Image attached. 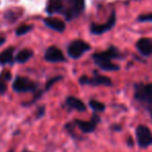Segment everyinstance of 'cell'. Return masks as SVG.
Returning <instances> with one entry per match:
<instances>
[{
  "label": "cell",
  "mask_w": 152,
  "mask_h": 152,
  "mask_svg": "<svg viewBox=\"0 0 152 152\" xmlns=\"http://www.w3.org/2000/svg\"><path fill=\"white\" fill-rule=\"evenodd\" d=\"M99 122V117L97 115H94L91 121H82V120H76V124L79 126L82 132H93L95 129L96 124Z\"/></svg>",
  "instance_id": "cell-11"
},
{
  "label": "cell",
  "mask_w": 152,
  "mask_h": 152,
  "mask_svg": "<svg viewBox=\"0 0 152 152\" xmlns=\"http://www.w3.org/2000/svg\"><path fill=\"white\" fill-rule=\"evenodd\" d=\"M60 79H61V77H57V78H54V79H52V80H51V81H49L48 84H47V89L50 88V86H52L53 83L56 82V81H58V80H60Z\"/></svg>",
  "instance_id": "cell-21"
},
{
  "label": "cell",
  "mask_w": 152,
  "mask_h": 152,
  "mask_svg": "<svg viewBox=\"0 0 152 152\" xmlns=\"http://www.w3.org/2000/svg\"><path fill=\"white\" fill-rule=\"evenodd\" d=\"M128 144H130V146H132V139H130V137H129V139H128Z\"/></svg>",
  "instance_id": "cell-23"
},
{
  "label": "cell",
  "mask_w": 152,
  "mask_h": 152,
  "mask_svg": "<svg viewBox=\"0 0 152 152\" xmlns=\"http://www.w3.org/2000/svg\"><path fill=\"white\" fill-rule=\"evenodd\" d=\"M138 51L144 56L152 55V39L148 37H143L137 42L136 45Z\"/></svg>",
  "instance_id": "cell-10"
},
{
  "label": "cell",
  "mask_w": 152,
  "mask_h": 152,
  "mask_svg": "<svg viewBox=\"0 0 152 152\" xmlns=\"http://www.w3.org/2000/svg\"><path fill=\"white\" fill-rule=\"evenodd\" d=\"M6 90V85H5V81L2 80L1 78H0V92L1 93H3L4 91Z\"/></svg>",
  "instance_id": "cell-20"
},
{
  "label": "cell",
  "mask_w": 152,
  "mask_h": 152,
  "mask_svg": "<svg viewBox=\"0 0 152 152\" xmlns=\"http://www.w3.org/2000/svg\"><path fill=\"white\" fill-rule=\"evenodd\" d=\"M138 21L139 22H152V12L140 16L138 18Z\"/></svg>",
  "instance_id": "cell-19"
},
{
  "label": "cell",
  "mask_w": 152,
  "mask_h": 152,
  "mask_svg": "<svg viewBox=\"0 0 152 152\" xmlns=\"http://www.w3.org/2000/svg\"><path fill=\"white\" fill-rule=\"evenodd\" d=\"M119 56V52L115 47H110L107 51L93 54L92 58L96 65L99 66L102 69L108 72H115L119 69V66L112 62V59H115Z\"/></svg>",
  "instance_id": "cell-1"
},
{
  "label": "cell",
  "mask_w": 152,
  "mask_h": 152,
  "mask_svg": "<svg viewBox=\"0 0 152 152\" xmlns=\"http://www.w3.org/2000/svg\"><path fill=\"white\" fill-rule=\"evenodd\" d=\"M5 42V38H3V37H0V46H1L3 42Z\"/></svg>",
  "instance_id": "cell-22"
},
{
  "label": "cell",
  "mask_w": 152,
  "mask_h": 152,
  "mask_svg": "<svg viewBox=\"0 0 152 152\" xmlns=\"http://www.w3.org/2000/svg\"><path fill=\"white\" fill-rule=\"evenodd\" d=\"M134 97L140 102L152 108V83L136 85Z\"/></svg>",
  "instance_id": "cell-2"
},
{
  "label": "cell",
  "mask_w": 152,
  "mask_h": 152,
  "mask_svg": "<svg viewBox=\"0 0 152 152\" xmlns=\"http://www.w3.org/2000/svg\"><path fill=\"white\" fill-rule=\"evenodd\" d=\"M14 47H10V48L4 50L3 52L0 54V64H7L12 63V58H14Z\"/></svg>",
  "instance_id": "cell-15"
},
{
  "label": "cell",
  "mask_w": 152,
  "mask_h": 152,
  "mask_svg": "<svg viewBox=\"0 0 152 152\" xmlns=\"http://www.w3.org/2000/svg\"><path fill=\"white\" fill-rule=\"evenodd\" d=\"M80 83L83 85H92V86H111L112 81L110 78L100 75H96L93 78H88L84 76L80 78Z\"/></svg>",
  "instance_id": "cell-6"
},
{
  "label": "cell",
  "mask_w": 152,
  "mask_h": 152,
  "mask_svg": "<svg viewBox=\"0 0 152 152\" xmlns=\"http://www.w3.org/2000/svg\"><path fill=\"white\" fill-rule=\"evenodd\" d=\"M44 23L48 28H51L55 31L63 32L65 30V23L61 21L60 19L56 18H47L44 20Z\"/></svg>",
  "instance_id": "cell-12"
},
{
  "label": "cell",
  "mask_w": 152,
  "mask_h": 152,
  "mask_svg": "<svg viewBox=\"0 0 152 152\" xmlns=\"http://www.w3.org/2000/svg\"><path fill=\"white\" fill-rule=\"evenodd\" d=\"M89 50H90V46L87 42H85L84 40L77 39L69 44L67 48V53L70 58L78 59Z\"/></svg>",
  "instance_id": "cell-3"
},
{
  "label": "cell",
  "mask_w": 152,
  "mask_h": 152,
  "mask_svg": "<svg viewBox=\"0 0 152 152\" xmlns=\"http://www.w3.org/2000/svg\"><path fill=\"white\" fill-rule=\"evenodd\" d=\"M63 10V0H49L47 5V12L49 15L59 12Z\"/></svg>",
  "instance_id": "cell-14"
},
{
  "label": "cell",
  "mask_w": 152,
  "mask_h": 152,
  "mask_svg": "<svg viewBox=\"0 0 152 152\" xmlns=\"http://www.w3.org/2000/svg\"><path fill=\"white\" fill-rule=\"evenodd\" d=\"M25 152H30V151H25Z\"/></svg>",
  "instance_id": "cell-24"
},
{
  "label": "cell",
  "mask_w": 152,
  "mask_h": 152,
  "mask_svg": "<svg viewBox=\"0 0 152 152\" xmlns=\"http://www.w3.org/2000/svg\"><path fill=\"white\" fill-rule=\"evenodd\" d=\"M31 30H32V26H30V25H22V26H20L16 30V34L20 36V35H23V34L28 33V32Z\"/></svg>",
  "instance_id": "cell-18"
},
{
  "label": "cell",
  "mask_w": 152,
  "mask_h": 152,
  "mask_svg": "<svg viewBox=\"0 0 152 152\" xmlns=\"http://www.w3.org/2000/svg\"><path fill=\"white\" fill-rule=\"evenodd\" d=\"M85 7V0H70L69 8H68L67 12L65 14L66 19L70 20L72 18H76L77 16L83 12Z\"/></svg>",
  "instance_id": "cell-8"
},
{
  "label": "cell",
  "mask_w": 152,
  "mask_h": 152,
  "mask_svg": "<svg viewBox=\"0 0 152 152\" xmlns=\"http://www.w3.org/2000/svg\"><path fill=\"white\" fill-rule=\"evenodd\" d=\"M34 87H35V85H34L33 82H31L27 78H23V77H18L14 81V84H12V88L16 92L31 91L34 89Z\"/></svg>",
  "instance_id": "cell-7"
},
{
  "label": "cell",
  "mask_w": 152,
  "mask_h": 152,
  "mask_svg": "<svg viewBox=\"0 0 152 152\" xmlns=\"http://www.w3.org/2000/svg\"><path fill=\"white\" fill-rule=\"evenodd\" d=\"M115 24H116V14H115V12H112L109 20L104 24H91L90 32L92 34H95V35H99V34H102L104 32L111 30L115 26Z\"/></svg>",
  "instance_id": "cell-5"
},
{
  "label": "cell",
  "mask_w": 152,
  "mask_h": 152,
  "mask_svg": "<svg viewBox=\"0 0 152 152\" xmlns=\"http://www.w3.org/2000/svg\"><path fill=\"white\" fill-rule=\"evenodd\" d=\"M137 139H138V144L142 148L150 146L152 144V132L147 126L139 125L136 130Z\"/></svg>",
  "instance_id": "cell-4"
},
{
  "label": "cell",
  "mask_w": 152,
  "mask_h": 152,
  "mask_svg": "<svg viewBox=\"0 0 152 152\" xmlns=\"http://www.w3.org/2000/svg\"><path fill=\"white\" fill-rule=\"evenodd\" d=\"M66 104H67L69 108L79 111V112H84V111L86 110V106L84 104V102L79 99V98L74 97V96L67 97V99H66Z\"/></svg>",
  "instance_id": "cell-13"
},
{
  "label": "cell",
  "mask_w": 152,
  "mask_h": 152,
  "mask_svg": "<svg viewBox=\"0 0 152 152\" xmlns=\"http://www.w3.org/2000/svg\"><path fill=\"white\" fill-rule=\"evenodd\" d=\"M89 104H90V107L95 111V112H102V111L106 109V106H104L102 102H97V100H94V99L90 100Z\"/></svg>",
  "instance_id": "cell-17"
},
{
  "label": "cell",
  "mask_w": 152,
  "mask_h": 152,
  "mask_svg": "<svg viewBox=\"0 0 152 152\" xmlns=\"http://www.w3.org/2000/svg\"><path fill=\"white\" fill-rule=\"evenodd\" d=\"M45 59L49 62H61L65 60L63 53L57 47H50L47 49L45 53Z\"/></svg>",
  "instance_id": "cell-9"
},
{
  "label": "cell",
  "mask_w": 152,
  "mask_h": 152,
  "mask_svg": "<svg viewBox=\"0 0 152 152\" xmlns=\"http://www.w3.org/2000/svg\"><path fill=\"white\" fill-rule=\"evenodd\" d=\"M32 55H33L32 51L22 50L18 53V55H17V57H16V60H17V62H19V63H24V62L28 61L29 59L31 58Z\"/></svg>",
  "instance_id": "cell-16"
}]
</instances>
